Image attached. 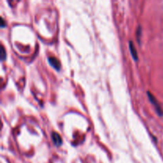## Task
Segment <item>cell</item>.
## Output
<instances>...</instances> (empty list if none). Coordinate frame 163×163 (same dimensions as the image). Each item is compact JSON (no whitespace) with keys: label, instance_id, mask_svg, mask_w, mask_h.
Segmentation results:
<instances>
[{"label":"cell","instance_id":"obj_4","mask_svg":"<svg viewBox=\"0 0 163 163\" xmlns=\"http://www.w3.org/2000/svg\"><path fill=\"white\" fill-rule=\"evenodd\" d=\"M129 49H130L131 54L132 57H133V59L135 61H137L138 60V53L137 51H136V49L135 47V45H134L133 42L131 41H129Z\"/></svg>","mask_w":163,"mask_h":163},{"label":"cell","instance_id":"obj_2","mask_svg":"<svg viewBox=\"0 0 163 163\" xmlns=\"http://www.w3.org/2000/svg\"><path fill=\"white\" fill-rule=\"evenodd\" d=\"M48 61H49V65H51L53 68L56 69V70H60L61 69V63H60V61L54 57H49L48 58Z\"/></svg>","mask_w":163,"mask_h":163},{"label":"cell","instance_id":"obj_3","mask_svg":"<svg viewBox=\"0 0 163 163\" xmlns=\"http://www.w3.org/2000/svg\"><path fill=\"white\" fill-rule=\"evenodd\" d=\"M51 138L52 140H53V143L55 144L56 146H61V144H62V139H61V135H60L57 132L55 131L52 132Z\"/></svg>","mask_w":163,"mask_h":163},{"label":"cell","instance_id":"obj_1","mask_svg":"<svg viewBox=\"0 0 163 163\" xmlns=\"http://www.w3.org/2000/svg\"><path fill=\"white\" fill-rule=\"evenodd\" d=\"M147 95H148V97H149V100H150V102H151V104H153L154 106V108H155V110H156V112H157V114H158V116H162L163 111L161 108V107H160L159 104H158V103H157L155 97H154L153 95L150 93V92H147Z\"/></svg>","mask_w":163,"mask_h":163},{"label":"cell","instance_id":"obj_6","mask_svg":"<svg viewBox=\"0 0 163 163\" xmlns=\"http://www.w3.org/2000/svg\"><path fill=\"white\" fill-rule=\"evenodd\" d=\"M4 26H5V22H4V20L3 18H1V27L3 28Z\"/></svg>","mask_w":163,"mask_h":163},{"label":"cell","instance_id":"obj_5","mask_svg":"<svg viewBox=\"0 0 163 163\" xmlns=\"http://www.w3.org/2000/svg\"><path fill=\"white\" fill-rule=\"evenodd\" d=\"M6 51H5V49H4L3 45H1V54H0V57H1V60L2 61H3L5 58H6Z\"/></svg>","mask_w":163,"mask_h":163}]
</instances>
